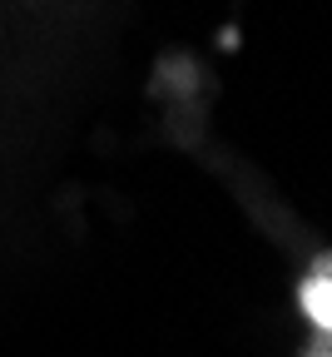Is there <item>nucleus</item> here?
I'll use <instances>...</instances> for the list:
<instances>
[{"label":"nucleus","mask_w":332,"mask_h":357,"mask_svg":"<svg viewBox=\"0 0 332 357\" xmlns=\"http://www.w3.org/2000/svg\"><path fill=\"white\" fill-rule=\"evenodd\" d=\"M303 312L322 333H332V253H322L308 268V278H303Z\"/></svg>","instance_id":"obj_1"}]
</instances>
